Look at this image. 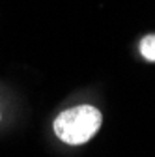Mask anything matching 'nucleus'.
Masks as SVG:
<instances>
[{
  "label": "nucleus",
  "instance_id": "nucleus-2",
  "mask_svg": "<svg viewBox=\"0 0 155 157\" xmlns=\"http://www.w3.org/2000/svg\"><path fill=\"white\" fill-rule=\"evenodd\" d=\"M140 52L148 62H155V34H149L142 37L140 41Z\"/></svg>",
  "mask_w": 155,
  "mask_h": 157
},
{
  "label": "nucleus",
  "instance_id": "nucleus-1",
  "mask_svg": "<svg viewBox=\"0 0 155 157\" xmlns=\"http://www.w3.org/2000/svg\"><path fill=\"white\" fill-rule=\"evenodd\" d=\"M103 122L101 112L92 105H79L60 112L54 120V133L66 144L79 146L88 142L99 131Z\"/></svg>",
  "mask_w": 155,
  "mask_h": 157
}]
</instances>
